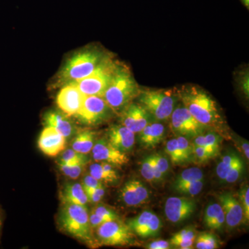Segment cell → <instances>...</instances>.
<instances>
[{"label":"cell","instance_id":"obj_1","mask_svg":"<svg viewBox=\"0 0 249 249\" xmlns=\"http://www.w3.org/2000/svg\"><path fill=\"white\" fill-rule=\"evenodd\" d=\"M178 96L196 121L218 134L224 132V121L217 104L204 89L196 85L183 86L178 90Z\"/></svg>","mask_w":249,"mask_h":249},{"label":"cell","instance_id":"obj_2","mask_svg":"<svg viewBox=\"0 0 249 249\" xmlns=\"http://www.w3.org/2000/svg\"><path fill=\"white\" fill-rule=\"evenodd\" d=\"M137 82L127 68L116 65L107 89L102 96L111 110L121 111L139 96Z\"/></svg>","mask_w":249,"mask_h":249},{"label":"cell","instance_id":"obj_3","mask_svg":"<svg viewBox=\"0 0 249 249\" xmlns=\"http://www.w3.org/2000/svg\"><path fill=\"white\" fill-rule=\"evenodd\" d=\"M109 60L101 52L92 49L78 52L64 65L59 75V82L67 85L83 79L97 71Z\"/></svg>","mask_w":249,"mask_h":249},{"label":"cell","instance_id":"obj_4","mask_svg":"<svg viewBox=\"0 0 249 249\" xmlns=\"http://www.w3.org/2000/svg\"><path fill=\"white\" fill-rule=\"evenodd\" d=\"M59 222L62 229L86 245L94 246L92 231L90 226L89 212L87 206L63 204Z\"/></svg>","mask_w":249,"mask_h":249},{"label":"cell","instance_id":"obj_5","mask_svg":"<svg viewBox=\"0 0 249 249\" xmlns=\"http://www.w3.org/2000/svg\"><path fill=\"white\" fill-rule=\"evenodd\" d=\"M139 101L142 107L157 121L168 120L175 109L178 94L172 90L141 91Z\"/></svg>","mask_w":249,"mask_h":249},{"label":"cell","instance_id":"obj_6","mask_svg":"<svg viewBox=\"0 0 249 249\" xmlns=\"http://www.w3.org/2000/svg\"><path fill=\"white\" fill-rule=\"evenodd\" d=\"M116 65L114 62L109 60L92 74L83 79L73 82L71 84L76 85L84 96L102 97L110 83Z\"/></svg>","mask_w":249,"mask_h":249},{"label":"cell","instance_id":"obj_7","mask_svg":"<svg viewBox=\"0 0 249 249\" xmlns=\"http://www.w3.org/2000/svg\"><path fill=\"white\" fill-rule=\"evenodd\" d=\"M98 242L103 246H126L133 243V233L121 219L108 221L96 229Z\"/></svg>","mask_w":249,"mask_h":249},{"label":"cell","instance_id":"obj_8","mask_svg":"<svg viewBox=\"0 0 249 249\" xmlns=\"http://www.w3.org/2000/svg\"><path fill=\"white\" fill-rule=\"evenodd\" d=\"M170 119V127L174 133L188 139H194L204 134L206 129H208L204 124L196 121L183 106L174 109Z\"/></svg>","mask_w":249,"mask_h":249},{"label":"cell","instance_id":"obj_9","mask_svg":"<svg viewBox=\"0 0 249 249\" xmlns=\"http://www.w3.org/2000/svg\"><path fill=\"white\" fill-rule=\"evenodd\" d=\"M111 111L101 96H85L76 116L83 124L92 125L106 120Z\"/></svg>","mask_w":249,"mask_h":249},{"label":"cell","instance_id":"obj_10","mask_svg":"<svg viewBox=\"0 0 249 249\" xmlns=\"http://www.w3.org/2000/svg\"><path fill=\"white\" fill-rule=\"evenodd\" d=\"M132 233L142 238L155 237L160 235L162 228L160 218L150 211H144L127 223Z\"/></svg>","mask_w":249,"mask_h":249},{"label":"cell","instance_id":"obj_11","mask_svg":"<svg viewBox=\"0 0 249 249\" xmlns=\"http://www.w3.org/2000/svg\"><path fill=\"white\" fill-rule=\"evenodd\" d=\"M196 209V201L183 196H171L165 204V214L173 224H178L191 217Z\"/></svg>","mask_w":249,"mask_h":249},{"label":"cell","instance_id":"obj_12","mask_svg":"<svg viewBox=\"0 0 249 249\" xmlns=\"http://www.w3.org/2000/svg\"><path fill=\"white\" fill-rule=\"evenodd\" d=\"M93 160L96 162H106L114 167L127 164L129 158L127 153L116 149L107 139H98L91 150Z\"/></svg>","mask_w":249,"mask_h":249},{"label":"cell","instance_id":"obj_13","mask_svg":"<svg viewBox=\"0 0 249 249\" xmlns=\"http://www.w3.org/2000/svg\"><path fill=\"white\" fill-rule=\"evenodd\" d=\"M121 112V124L134 133H139L149 123L150 114L141 104L129 103Z\"/></svg>","mask_w":249,"mask_h":249},{"label":"cell","instance_id":"obj_14","mask_svg":"<svg viewBox=\"0 0 249 249\" xmlns=\"http://www.w3.org/2000/svg\"><path fill=\"white\" fill-rule=\"evenodd\" d=\"M148 188L137 179L129 180L120 190V199L125 206L135 207L145 204L150 199Z\"/></svg>","mask_w":249,"mask_h":249},{"label":"cell","instance_id":"obj_15","mask_svg":"<svg viewBox=\"0 0 249 249\" xmlns=\"http://www.w3.org/2000/svg\"><path fill=\"white\" fill-rule=\"evenodd\" d=\"M85 96L76 85H65L57 96V104L62 112L67 116H76Z\"/></svg>","mask_w":249,"mask_h":249},{"label":"cell","instance_id":"obj_16","mask_svg":"<svg viewBox=\"0 0 249 249\" xmlns=\"http://www.w3.org/2000/svg\"><path fill=\"white\" fill-rule=\"evenodd\" d=\"M39 148L49 157H56L64 151L66 147V139L58 130L52 127L46 126L39 137Z\"/></svg>","mask_w":249,"mask_h":249},{"label":"cell","instance_id":"obj_17","mask_svg":"<svg viewBox=\"0 0 249 249\" xmlns=\"http://www.w3.org/2000/svg\"><path fill=\"white\" fill-rule=\"evenodd\" d=\"M217 199L225 214L227 227L232 229L240 226L244 220V213L238 199L231 193L219 195Z\"/></svg>","mask_w":249,"mask_h":249},{"label":"cell","instance_id":"obj_18","mask_svg":"<svg viewBox=\"0 0 249 249\" xmlns=\"http://www.w3.org/2000/svg\"><path fill=\"white\" fill-rule=\"evenodd\" d=\"M107 140L123 152L131 151L135 142V133L121 124L112 125L107 132Z\"/></svg>","mask_w":249,"mask_h":249},{"label":"cell","instance_id":"obj_19","mask_svg":"<svg viewBox=\"0 0 249 249\" xmlns=\"http://www.w3.org/2000/svg\"><path fill=\"white\" fill-rule=\"evenodd\" d=\"M165 132L164 125L160 123H149L139 133V142L145 148H153L162 142Z\"/></svg>","mask_w":249,"mask_h":249},{"label":"cell","instance_id":"obj_20","mask_svg":"<svg viewBox=\"0 0 249 249\" xmlns=\"http://www.w3.org/2000/svg\"><path fill=\"white\" fill-rule=\"evenodd\" d=\"M68 116L55 111H49L44 117L46 126L53 127L58 130L65 139H69L76 132L74 125L68 119Z\"/></svg>","mask_w":249,"mask_h":249},{"label":"cell","instance_id":"obj_21","mask_svg":"<svg viewBox=\"0 0 249 249\" xmlns=\"http://www.w3.org/2000/svg\"><path fill=\"white\" fill-rule=\"evenodd\" d=\"M63 204H73L87 206L88 203L86 193L80 183H67L61 193Z\"/></svg>","mask_w":249,"mask_h":249},{"label":"cell","instance_id":"obj_22","mask_svg":"<svg viewBox=\"0 0 249 249\" xmlns=\"http://www.w3.org/2000/svg\"><path fill=\"white\" fill-rule=\"evenodd\" d=\"M89 174L103 183H114L119 179L114 166L106 162H96L90 165Z\"/></svg>","mask_w":249,"mask_h":249},{"label":"cell","instance_id":"obj_23","mask_svg":"<svg viewBox=\"0 0 249 249\" xmlns=\"http://www.w3.org/2000/svg\"><path fill=\"white\" fill-rule=\"evenodd\" d=\"M222 137L216 132H209L200 134L193 139V145L204 147L214 158L219 153Z\"/></svg>","mask_w":249,"mask_h":249},{"label":"cell","instance_id":"obj_24","mask_svg":"<svg viewBox=\"0 0 249 249\" xmlns=\"http://www.w3.org/2000/svg\"><path fill=\"white\" fill-rule=\"evenodd\" d=\"M96 133L90 130L79 132L71 142V148L80 153L88 155L92 150Z\"/></svg>","mask_w":249,"mask_h":249},{"label":"cell","instance_id":"obj_25","mask_svg":"<svg viewBox=\"0 0 249 249\" xmlns=\"http://www.w3.org/2000/svg\"><path fill=\"white\" fill-rule=\"evenodd\" d=\"M196 234L195 229L187 227L173 234L170 243L175 248L188 249L193 248Z\"/></svg>","mask_w":249,"mask_h":249},{"label":"cell","instance_id":"obj_26","mask_svg":"<svg viewBox=\"0 0 249 249\" xmlns=\"http://www.w3.org/2000/svg\"><path fill=\"white\" fill-rule=\"evenodd\" d=\"M240 156L234 152L228 154L222 157V160L218 163L216 167V173L218 178L224 182V179L230 173L231 170L237 160L240 159Z\"/></svg>","mask_w":249,"mask_h":249},{"label":"cell","instance_id":"obj_27","mask_svg":"<svg viewBox=\"0 0 249 249\" xmlns=\"http://www.w3.org/2000/svg\"><path fill=\"white\" fill-rule=\"evenodd\" d=\"M201 180H204V173L202 170L196 167L188 168L183 170L182 173L176 178L174 181L173 188H175L185 183L201 181Z\"/></svg>","mask_w":249,"mask_h":249},{"label":"cell","instance_id":"obj_28","mask_svg":"<svg viewBox=\"0 0 249 249\" xmlns=\"http://www.w3.org/2000/svg\"><path fill=\"white\" fill-rule=\"evenodd\" d=\"M58 163L65 165H85L88 163V157L87 155L76 152L73 149H67L62 154Z\"/></svg>","mask_w":249,"mask_h":249},{"label":"cell","instance_id":"obj_29","mask_svg":"<svg viewBox=\"0 0 249 249\" xmlns=\"http://www.w3.org/2000/svg\"><path fill=\"white\" fill-rule=\"evenodd\" d=\"M165 151L174 165L184 164V161H183L182 155H181V151H180L177 138L170 139L166 142Z\"/></svg>","mask_w":249,"mask_h":249},{"label":"cell","instance_id":"obj_30","mask_svg":"<svg viewBox=\"0 0 249 249\" xmlns=\"http://www.w3.org/2000/svg\"><path fill=\"white\" fill-rule=\"evenodd\" d=\"M204 188V180L185 183L173 188L174 191L178 194L184 196H196L199 195Z\"/></svg>","mask_w":249,"mask_h":249},{"label":"cell","instance_id":"obj_31","mask_svg":"<svg viewBox=\"0 0 249 249\" xmlns=\"http://www.w3.org/2000/svg\"><path fill=\"white\" fill-rule=\"evenodd\" d=\"M178 145L179 147L180 151L182 155L184 163L191 161L194 160V153H193V145L189 142V139L182 136H178Z\"/></svg>","mask_w":249,"mask_h":249},{"label":"cell","instance_id":"obj_32","mask_svg":"<svg viewBox=\"0 0 249 249\" xmlns=\"http://www.w3.org/2000/svg\"><path fill=\"white\" fill-rule=\"evenodd\" d=\"M91 211L96 214H98L99 217L102 218L105 222L120 219L119 214L116 213L115 211H113L110 208H108L107 206H105V205H97Z\"/></svg>","mask_w":249,"mask_h":249},{"label":"cell","instance_id":"obj_33","mask_svg":"<svg viewBox=\"0 0 249 249\" xmlns=\"http://www.w3.org/2000/svg\"><path fill=\"white\" fill-rule=\"evenodd\" d=\"M59 169L65 176L68 177L71 179H76L79 178L83 173L85 165H65L63 163H58Z\"/></svg>","mask_w":249,"mask_h":249},{"label":"cell","instance_id":"obj_34","mask_svg":"<svg viewBox=\"0 0 249 249\" xmlns=\"http://www.w3.org/2000/svg\"><path fill=\"white\" fill-rule=\"evenodd\" d=\"M140 171L142 178H145L147 182L150 183H155L151 155L147 156L142 160Z\"/></svg>","mask_w":249,"mask_h":249},{"label":"cell","instance_id":"obj_35","mask_svg":"<svg viewBox=\"0 0 249 249\" xmlns=\"http://www.w3.org/2000/svg\"><path fill=\"white\" fill-rule=\"evenodd\" d=\"M244 170H245V164H244L243 160L240 158L232 166L230 173L224 179V183H235L242 176Z\"/></svg>","mask_w":249,"mask_h":249},{"label":"cell","instance_id":"obj_36","mask_svg":"<svg viewBox=\"0 0 249 249\" xmlns=\"http://www.w3.org/2000/svg\"><path fill=\"white\" fill-rule=\"evenodd\" d=\"M239 201L242 206L244 213L243 222L247 223L249 220V188L248 186H244L238 195Z\"/></svg>","mask_w":249,"mask_h":249},{"label":"cell","instance_id":"obj_37","mask_svg":"<svg viewBox=\"0 0 249 249\" xmlns=\"http://www.w3.org/2000/svg\"><path fill=\"white\" fill-rule=\"evenodd\" d=\"M222 210V206L219 204H211L206 207L205 211L204 222L208 228L211 227L214 219L217 217L219 211Z\"/></svg>","mask_w":249,"mask_h":249},{"label":"cell","instance_id":"obj_38","mask_svg":"<svg viewBox=\"0 0 249 249\" xmlns=\"http://www.w3.org/2000/svg\"><path fill=\"white\" fill-rule=\"evenodd\" d=\"M86 193L87 197H88V202L98 203L102 200L106 194V188L105 187L96 188H88L84 189Z\"/></svg>","mask_w":249,"mask_h":249},{"label":"cell","instance_id":"obj_39","mask_svg":"<svg viewBox=\"0 0 249 249\" xmlns=\"http://www.w3.org/2000/svg\"><path fill=\"white\" fill-rule=\"evenodd\" d=\"M152 155L157 169L164 178L169 170V162L165 157L160 154H155Z\"/></svg>","mask_w":249,"mask_h":249},{"label":"cell","instance_id":"obj_40","mask_svg":"<svg viewBox=\"0 0 249 249\" xmlns=\"http://www.w3.org/2000/svg\"><path fill=\"white\" fill-rule=\"evenodd\" d=\"M193 153H194L195 159H196L199 163H205L213 159L212 156L202 147L193 145Z\"/></svg>","mask_w":249,"mask_h":249},{"label":"cell","instance_id":"obj_41","mask_svg":"<svg viewBox=\"0 0 249 249\" xmlns=\"http://www.w3.org/2000/svg\"><path fill=\"white\" fill-rule=\"evenodd\" d=\"M82 186L83 189H88V188H96L105 187L104 183L101 181H98L96 178H93L91 175H85L82 179Z\"/></svg>","mask_w":249,"mask_h":249},{"label":"cell","instance_id":"obj_42","mask_svg":"<svg viewBox=\"0 0 249 249\" xmlns=\"http://www.w3.org/2000/svg\"><path fill=\"white\" fill-rule=\"evenodd\" d=\"M224 223H225V214H224V211H223L222 209V210L219 211L217 217L214 219L213 223L211 224L209 229H212V230H221L222 227H224Z\"/></svg>","mask_w":249,"mask_h":249},{"label":"cell","instance_id":"obj_43","mask_svg":"<svg viewBox=\"0 0 249 249\" xmlns=\"http://www.w3.org/2000/svg\"><path fill=\"white\" fill-rule=\"evenodd\" d=\"M207 249H215L219 248V244L215 235L211 232H204Z\"/></svg>","mask_w":249,"mask_h":249},{"label":"cell","instance_id":"obj_44","mask_svg":"<svg viewBox=\"0 0 249 249\" xmlns=\"http://www.w3.org/2000/svg\"><path fill=\"white\" fill-rule=\"evenodd\" d=\"M170 242L165 240H158L152 242L151 243L146 245L148 249H170Z\"/></svg>","mask_w":249,"mask_h":249},{"label":"cell","instance_id":"obj_45","mask_svg":"<svg viewBox=\"0 0 249 249\" xmlns=\"http://www.w3.org/2000/svg\"><path fill=\"white\" fill-rule=\"evenodd\" d=\"M89 220L90 226H91V229H97L99 226H101L103 223L106 222L103 220L102 218L99 217L98 214L95 213L92 211L89 213Z\"/></svg>","mask_w":249,"mask_h":249},{"label":"cell","instance_id":"obj_46","mask_svg":"<svg viewBox=\"0 0 249 249\" xmlns=\"http://www.w3.org/2000/svg\"><path fill=\"white\" fill-rule=\"evenodd\" d=\"M196 247L198 249H207L206 247V240H205V237L204 232L199 234V235H196Z\"/></svg>","mask_w":249,"mask_h":249},{"label":"cell","instance_id":"obj_47","mask_svg":"<svg viewBox=\"0 0 249 249\" xmlns=\"http://www.w3.org/2000/svg\"><path fill=\"white\" fill-rule=\"evenodd\" d=\"M242 89H243L245 93L247 96H249V76L248 74L246 75L243 78V81L241 83Z\"/></svg>","mask_w":249,"mask_h":249},{"label":"cell","instance_id":"obj_48","mask_svg":"<svg viewBox=\"0 0 249 249\" xmlns=\"http://www.w3.org/2000/svg\"><path fill=\"white\" fill-rule=\"evenodd\" d=\"M242 149H243L244 153H245V155L246 158L247 160L249 159V142H245L243 145H242Z\"/></svg>","mask_w":249,"mask_h":249},{"label":"cell","instance_id":"obj_49","mask_svg":"<svg viewBox=\"0 0 249 249\" xmlns=\"http://www.w3.org/2000/svg\"><path fill=\"white\" fill-rule=\"evenodd\" d=\"M241 1L243 3V4L245 5L246 7H247L249 9V0H241Z\"/></svg>","mask_w":249,"mask_h":249},{"label":"cell","instance_id":"obj_50","mask_svg":"<svg viewBox=\"0 0 249 249\" xmlns=\"http://www.w3.org/2000/svg\"><path fill=\"white\" fill-rule=\"evenodd\" d=\"M1 219H0V231H1Z\"/></svg>","mask_w":249,"mask_h":249}]
</instances>
